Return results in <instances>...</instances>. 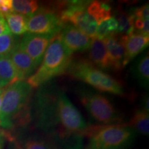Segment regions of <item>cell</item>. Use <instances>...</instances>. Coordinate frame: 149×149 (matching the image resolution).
<instances>
[{"instance_id":"cell-11","label":"cell","mask_w":149,"mask_h":149,"mask_svg":"<svg viewBox=\"0 0 149 149\" xmlns=\"http://www.w3.org/2000/svg\"><path fill=\"white\" fill-rule=\"evenodd\" d=\"M8 55L15 67L19 80L28 79L37 70V67L31 57L22 50L19 42L17 43Z\"/></svg>"},{"instance_id":"cell-31","label":"cell","mask_w":149,"mask_h":149,"mask_svg":"<svg viewBox=\"0 0 149 149\" xmlns=\"http://www.w3.org/2000/svg\"><path fill=\"white\" fill-rule=\"evenodd\" d=\"M3 88V87L2 86V84H1V81H0V88Z\"/></svg>"},{"instance_id":"cell-14","label":"cell","mask_w":149,"mask_h":149,"mask_svg":"<svg viewBox=\"0 0 149 149\" xmlns=\"http://www.w3.org/2000/svg\"><path fill=\"white\" fill-rule=\"evenodd\" d=\"M19 81L17 70L9 55L0 56V81L3 87Z\"/></svg>"},{"instance_id":"cell-16","label":"cell","mask_w":149,"mask_h":149,"mask_svg":"<svg viewBox=\"0 0 149 149\" xmlns=\"http://www.w3.org/2000/svg\"><path fill=\"white\" fill-rule=\"evenodd\" d=\"M21 146L22 149H59L50 137L42 133L28 137Z\"/></svg>"},{"instance_id":"cell-30","label":"cell","mask_w":149,"mask_h":149,"mask_svg":"<svg viewBox=\"0 0 149 149\" xmlns=\"http://www.w3.org/2000/svg\"><path fill=\"white\" fill-rule=\"evenodd\" d=\"M3 90H4V87L3 88H0V113H1V101H2V96Z\"/></svg>"},{"instance_id":"cell-2","label":"cell","mask_w":149,"mask_h":149,"mask_svg":"<svg viewBox=\"0 0 149 149\" xmlns=\"http://www.w3.org/2000/svg\"><path fill=\"white\" fill-rule=\"evenodd\" d=\"M137 135L128 124L90 127L86 149H130Z\"/></svg>"},{"instance_id":"cell-22","label":"cell","mask_w":149,"mask_h":149,"mask_svg":"<svg viewBox=\"0 0 149 149\" xmlns=\"http://www.w3.org/2000/svg\"><path fill=\"white\" fill-rule=\"evenodd\" d=\"M118 24L115 17H111L105 21L102 22L98 24L97 27L95 36V37L98 40H103L109 35L116 33Z\"/></svg>"},{"instance_id":"cell-26","label":"cell","mask_w":149,"mask_h":149,"mask_svg":"<svg viewBox=\"0 0 149 149\" xmlns=\"http://www.w3.org/2000/svg\"><path fill=\"white\" fill-rule=\"evenodd\" d=\"M10 33L5 17L0 13V36Z\"/></svg>"},{"instance_id":"cell-17","label":"cell","mask_w":149,"mask_h":149,"mask_svg":"<svg viewBox=\"0 0 149 149\" xmlns=\"http://www.w3.org/2000/svg\"><path fill=\"white\" fill-rule=\"evenodd\" d=\"M86 11L94 18L97 24L111 17V7L108 3L98 1H91Z\"/></svg>"},{"instance_id":"cell-6","label":"cell","mask_w":149,"mask_h":149,"mask_svg":"<svg viewBox=\"0 0 149 149\" xmlns=\"http://www.w3.org/2000/svg\"><path fill=\"white\" fill-rule=\"evenodd\" d=\"M79 98L91 117L103 126L119 124L122 122V117L104 96L91 91H81Z\"/></svg>"},{"instance_id":"cell-20","label":"cell","mask_w":149,"mask_h":149,"mask_svg":"<svg viewBox=\"0 0 149 149\" xmlns=\"http://www.w3.org/2000/svg\"><path fill=\"white\" fill-rule=\"evenodd\" d=\"M137 133L143 135H148L149 133V116L148 112L141 109L137 110L128 124Z\"/></svg>"},{"instance_id":"cell-5","label":"cell","mask_w":149,"mask_h":149,"mask_svg":"<svg viewBox=\"0 0 149 149\" xmlns=\"http://www.w3.org/2000/svg\"><path fill=\"white\" fill-rule=\"evenodd\" d=\"M33 89L25 80L17 81L4 87L0 113L1 127L6 129L13 127L15 118L29 103Z\"/></svg>"},{"instance_id":"cell-13","label":"cell","mask_w":149,"mask_h":149,"mask_svg":"<svg viewBox=\"0 0 149 149\" xmlns=\"http://www.w3.org/2000/svg\"><path fill=\"white\" fill-rule=\"evenodd\" d=\"M89 59L92 64L100 70L112 69L109 54L103 40L95 37L91 40L88 48Z\"/></svg>"},{"instance_id":"cell-7","label":"cell","mask_w":149,"mask_h":149,"mask_svg":"<svg viewBox=\"0 0 149 149\" xmlns=\"http://www.w3.org/2000/svg\"><path fill=\"white\" fill-rule=\"evenodd\" d=\"M64 25L55 8L41 7L27 17L26 30L28 33L55 36Z\"/></svg>"},{"instance_id":"cell-18","label":"cell","mask_w":149,"mask_h":149,"mask_svg":"<svg viewBox=\"0 0 149 149\" xmlns=\"http://www.w3.org/2000/svg\"><path fill=\"white\" fill-rule=\"evenodd\" d=\"M114 17L118 24L115 33L119 35H128L134 32V17L130 12L126 13L118 9L115 12Z\"/></svg>"},{"instance_id":"cell-12","label":"cell","mask_w":149,"mask_h":149,"mask_svg":"<svg viewBox=\"0 0 149 149\" xmlns=\"http://www.w3.org/2000/svg\"><path fill=\"white\" fill-rule=\"evenodd\" d=\"M103 42L109 54L112 69L118 71L124 68L123 62L125 50L120 35L114 33L104 39Z\"/></svg>"},{"instance_id":"cell-3","label":"cell","mask_w":149,"mask_h":149,"mask_svg":"<svg viewBox=\"0 0 149 149\" xmlns=\"http://www.w3.org/2000/svg\"><path fill=\"white\" fill-rule=\"evenodd\" d=\"M57 89L52 84L41 86L37 94L35 127L50 138L55 135L58 125Z\"/></svg>"},{"instance_id":"cell-24","label":"cell","mask_w":149,"mask_h":149,"mask_svg":"<svg viewBox=\"0 0 149 149\" xmlns=\"http://www.w3.org/2000/svg\"><path fill=\"white\" fill-rule=\"evenodd\" d=\"M130 13L135 19H139L143 20V21L148 20L149 18L148 3H147L146 4L139 7V8L131 9Z\"/></svg>"},{"instance_id":"cell-27","label":"cell","mask_w":149,"mask_h":149,"mask_svg":"<svg viewBox=\"0 0 149 149\" xmlns=\"http://www.w3.org/2000/svg\"><path fill=\"white\" fill-rule=\"evenodd\" d=\"M148 107V97L146 96L142 100V108H141V109H144V111H146L147 112H149Z\"/></svg>"},{"instance_id":"cell-9","label":"cell","mask_w":149,"mask_h":149,"mask_svg":"<svg viewBox=\"0 0 149 149\" xmlns=\"http://www.w3.org/2000/svg\"><path fill=\"white\" fill-rule=\"evenodd\" d=\"M63 44L69 53L88 50L92 39L70 24H65L59 33Z\"/></svg>"},{"instance_id":"cell-19","label":"cell","mask_w":149,"mask_h":149,"mask_svg":"<svg viewBox=\"0 0 149 149\" xmlns=\"http://www.w3.org/2000/svg\"><path fill=\"white\" fill-rule=\"evenodd\" d=\"M10 33L15 35H23L27 32V17L16 13H10L5 17Z\"/></svg>"},{"instance_id":"cell-1","label":"cell","mask_w":149,"mask_h":149,"mask_svg":"<svg viewBox=\"0 0 149 149\" xmlns=\"http://www.w3.org/2000/svg\"><path fill=\"white\" fill-rule=\"evenodd\" d=\"M71 56L58 33L51 39L40 66L26 81L32 88H39L48 83L67 71L72 61Z\"/></svg>"},{"instance_id":"cell-28","label":"cell","mask_w":149,"mask_h":149,"mask_svg":"<svg viewBox=\"0 0 149 149\" xmlns=\"http://www.w3.org/2000/svg\"><path fill=\"white\" fill-rule=\"evenodd\" d=\"M8 149H22L21 145H19L15 141H12L11 144L9 146Z\"/></svg>"},{"instance_id":"cell-21","label":"cell","mask_w":149,"mask_h":149,"mask_svg":"<svg viewBox=\"0 0 149 149\" xmlns=\"http://www.w3.org/2000/svg\"><path fill=\"white\" fill-rule=\"evenodd\" d=\"M13 11L26 17L38 10L39 3L33 0H11Z\"/></svg>"},{"instance_id":"cell-4","label":"cell","mask_w":149,"mask_h":149,"mask_svg":"<svg viewBox=\"0 0 149 149\" xmlns=\"http://www.w3.org/2000/svg\"><path fill=\"white\" fill-rule=\"evenodd\" d=\"M67 72L73 78L84 81L99 91L124 95V87L120 81L99 69L87 59H72Z\"/></svg>"},{"instance_id":"cell-25","label":"cell","mask_w":149,"mask_h":149,"mask_svg":"<svg viewBox=\"0 0 149 149\" xmlns=\"http://www.w3.org/2000/svg\"><path fill=\"white\" fill-rule=\"evenodd\" d=\"M10 13H13L11 0H0V13L5 17Z\"/></svg>"},{"instance_id":"cell-8","label":"cell","mask_w":149,"mask_h":149,"mask_svg":"<svg viewBox=\"0 0 149 149\" xmlns=\"http://www.w3.org/2000/svg\"><path fill=\"white\" fill-rule=\"evenodd\" d=\"M53 36L49 35L24 33L19 45L31 57L37 68L42 63L49 43Z\"/></svg>"},{"instance_id":"cell-29","label":"cell","mask_w":149,"mask_h":149,"mask_svg":"<svg viewBox=\"0 0 149 149\" xmlns=\"http://www.w3.org/2000/svg\"><path fill=\"white\" fill-rule=\"evenodd\" d=\"M5 141V135L3 132H0V149H2Z\"/></svg>"},{"instance_id":"cell-23","label":"cell","mask_w":149,"mask_h":149,"mask_svg":"<svg viewBox=\"0 0 149 149\" xmlns=\"http://www.w3.org/2000/svg\"><path fill=\"white\" fill-rule=\"evenodd\" d=\"M17 41L12 33L2 35L0 36V56L8 55L14 46L17 44Z\"/></svg>"},{"instance_id":"cell-15","label":"cell","mask_w":149,"mask_h":149,"mask_svg":"<svg viewBox=\"0 0 149 149\" xmlns=\"http://www.w3.org/2000/svg\"><path fill=\"white\" fill-rule=\"evenodd\" d=\"M133 73L140 86L148 89L149 85V57L145 53L137 59L132 68Z\"/></svg>"},{"instance_id":"cell-10","label":"cell","mask_w":149,"mask_h":149,"mask_svg":"<svg viewBox=\"0 0 149 149\" xmlns=\"http://www.w3.org/2000/svg\"><path fill=\"white\" fill-rule=\"evenodd\" d=\"M120 37L125 50L123 62V67H124L148 47L149 36L133 32L128 35H120Z\"/></svg>"}]
</instances>
